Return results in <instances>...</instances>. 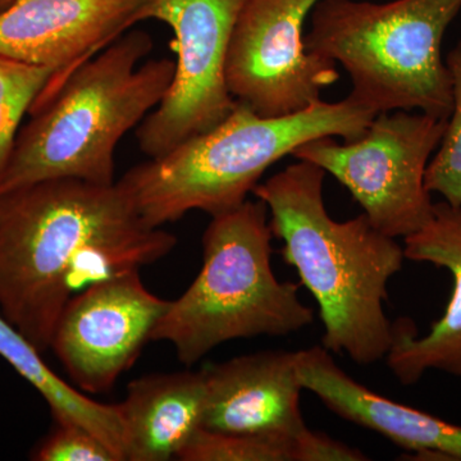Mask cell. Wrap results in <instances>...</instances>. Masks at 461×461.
<instances>
[{
	"mask_svg": "<svg viewBox=\"0 0 461 461\" xmlns=\"http://www.w3.org/2000/svg\"><path fill=\"white\" fill-rule=\"evenodd\" d=\"M461 0H320L305 47L345 69L351 99L373 113L420 112L447 120L451 78L442 56Z\"/></svg>",
	"mask_w": 461,
	"mask_h": 461,
	"instance_id": "8992f818",
	"label": "cell"
},
{
	"mask_svg": "<svg viewBox=\"0 0 461 461\" xmlns=\"http://www.w3.org/2000/svg\"><path fill=\"white\" fill-rule=\"evenodd\" d=\"M297 373L303 388L342 420L384 436L420 459L461 461L459 424L375 393L351 378L324 346L297 351Z\"/></svg>",
	"mask_w": 461,
	"mask_h": 461,
	"instance_id": "4fadbf2b",
	"label": "cell"
},
{
	"mask_svg": "<svg viewBox=\"0 0 461 461\" xmlns=\"http://www.w3.org/2000/svg\"><path fill=\"white\" fill-rule=\"evenodd\" d=\"M149 33H123L44 91L18 132L0 176V196L50 180L114 184L118 144L165 98L175 60L142 63Z\"/></svg>",
	"mask_w": 461,
	"mask_h": 461,
	"instance_id": "3957f363",
	"label": "cell"
},
{
	"mask_svg": "<svg viewBox=\"0 0 461 461\" xmlns=\"http://www.w3.org/2000/svg\"><path fill=\"white\" fill-rule=\"evenodd\" d=\"M177 239L141 220L122 187L50 180L0 196V312L41 353L69 300L162 259Z\"/></svg>",
	"mask_w": 461,
	"mask_h": 461,
	"instance_id": "6da1fadb",
	"label": "cell"
},
{
	"mask_svg": "<svg viewBox=\"0 0 461 461\" xmlns=\"http://www.w3.org/2000/svg\"><path fill=\"white\" fill-rule=\"evenodd\" d=\"M304 432V430H303ZM302 432V433H303ZM299 435L224 433L200 429L185 446L182 461H302Z\"/></svg>",
	"mask_w": 461,
	"mask_h": 461,
	"instance_id": "e0dca14e",
	"label": "cell"
},
{
	"mask_svg": "<svg viewBox=\"0 0 461 461\" xmlns=\"http://www.w3.org/2000/svg\"><path fill=\"white\" fill-rule=\"evenodd\" d=\"M204 373L150 375L130 382L117 403L123 430L124 461H167L203 429Z\"/></svg>",
	"mask_w": 461,
	"mask_h": 461,
	"instance_id": "9a60e30c",
	"label": "cell"
},
{
	"mask_svg": "<svg viewBox=\"0 0 461 461\" xmlns=\"http://www.w3.org/2000/svg\"><path fill=\"white\" fill-rule=\"evenodd\" d=\"M327 173L297 160L258 184L253 195L271 215L282 257L299 275L320 308L321 346L357 366L386 359L395 326L384 311L388 284L406 257L396 239L384 235L362 213L333 220L324 204Z\"/></svg>",
	"mask_w": 461,
	"mask_h": 461,
	"instance_id": "7a4b0ae2",
	"label": "cell"
},
{
	"mask_svg": "<svg viewBox=\"0 0 461 461\" xmlns=\"http://www.w3.org/2000/svg\"><path fill=\"white\" fill-rule=\"evenodd\" d=\"M58 75L51 67L0 56V176L16 144L23 115Z\"/></svg>",
	"mask_w": 461,
	"mask_h": 461,
	"instance_id": "ac0fdd59",
	"label": "cell"
},
{
	"mask_svg": "<svg viewBox=\"0 0 461 461\" xmlns=\"http://www.w3.org/2000/svg\"><path fill=\"white\" fill-rule=\"evenodd\" d=\"M375 115L350 96L284 117H264L238 103L213 129L149 158L117 182L151 229L193 211L213 217L244 204L264 173L300 145L327 136L354 140Z\"/></svg>",
	"mask_w": 461,
	"mask_h": 461,
	"instance_id": "277c9868",
	"label": "cell"
},
{
	"mask_svg": "<svg viewBox=\"0 0 461 461\" xmlns=\"http://www.w3.org/2000/svg\"><path fill=\"white\" fill-rule=\"evenodd\" d=\"M140 269L95 282L63 309L50 348L75 386L102 393L131 368L168 308L145 287Z\"/></svg>",
	"mask_w": 461,
	"mask_h": 461,
	"instance_id": "30bf717a",
	"label": "cell"
},
{
	"mask_svg": "<svg viewBox=\"0 0 461 461\" xmlns=\"http://www.w3.org/2000/svg\"><path fill=\"white\" fill-rule=\"evenodd\" d=\"M41 351L0 312V357L47 402L56 423L84 427L124 461L122 423L117 403L108 405L84 395L51 371Z\"/></svg>",
	"mask_w": 461,
	"mask_h": 461,
	"instance_id": "2e32d148",
	"label": "cell"
},
{
	"mask_svg": "<svg viewBox=\"0 0 461 461\" xmlns=\"http://www.w3.org/2000/svg\"><path fill=\"white\" fill-rule=\"evenodd\" d=\"M206 403L203 429L224 433H285L308 429L300 397L297 351L241 355L202 368Z\"/></svg>",
	"mask_w": 461,
	"mask_h": 461,
	"instance_id": "7c38bea8",
	"label": "cell"
},
{
	"mask_svg": "<svg viewBox=\"0 0 461 461\" xmlns=\"http://www.w3.org/2000/svg\"><path fill=\"white\" fill-rule=\"evenodd\" d=\"M320 0H247L226 62L230 95L264 117H284L321 100L336 65L305 47V23Z\"/></svg>",
	"mask_w": 461,
	"mask_h": 461,
	"instance_id": "9c48e42d",
	"label": "cell"
},
{
	"mask_svg": "<svg viewBox=\"0 0 461 461\" xmlns=\"http://www.w3.org/2000/svg\"><path fill=\"white\" fill-rule=\"evenodd\" d=\"M446 66L451 78L453 108L435 156L426 172V187L444 202L461 206V41L448 51Z\"/></svg>",
	"mask_w": 461,
	"mask_h": 461,
	"instance_id": "d6986e66",
	"label": "cell"
},
{
	"mask_svg": "<svg viewBox=\"0 0 461 461\" xmlns=\"http://www.w3.org/2000/svg\"><path fill=\"white\" fill-rule=\"evenodd\" d=\"M247 0H151L141 21L173 32L175 72L165 98L138 127L145 156L158 158L222 122L238 102L230 95L226 62L230 36Z\"/></svg>",
	"mask_w": 461,
	"mask_h": 461,
	"instance_id": "ba28073f",
	"label": "cell"
},
{
	"mask_svg": "<svg viewBox=\"0 0 461 461\" xmlns=\"http://www.w3.org/2000/svg\"><path fill=\"white\" fill-rule=\"evenodd\" d=\"M39 461H121L99 437L84 427L72 423H57L36 450Z\"/></svg>",
	"mask_w": 461,
	"mask_h": 461,
	"instance_id": "ffe728a7",
	"label": "cell"
},
{
	"mask_svg": "<svg viewBox=\"0 0 461 461\" xmlns=\"http://www.w3.org/2000/svg\"><path fill=\"white\" fill-rule=\"evenodd\" d=\"M12 2H14V0H0V12H3L5 8H8Z\"/></svg>",
	"mask_w": 461,
	"mask_h": 461,
	"instance_id": "44dd1931",
	"label": "cell"
},
{
	"mask_svg": "<svg viewBox=\"0 0 461 461\" xmlns=\"http://www.w3.org/2000/svg\"><path fill=\"white\" fill-rule=\"evenodd\" d=\"M272 239L260 200L213 215L203 235L202 269L169 302L151 341L169 342L190 366L232 339L282 338L311 326L314 311L300 299L302 285L273 272Z\"/></svg>",
	"mask_w": 461,
	"mask_h": 461,
	"instance_id": "5b68a950",
	"label": "cell"
},
{
	"mask_svg": "<svg viewBox=\"0 0 461 461\" xmlns=\"http://www.w3.org/2000/svg\"><path fill=\"white\" fill-rule=\"evenodd\" d=\"M151 0H14L0 12V56L56 68L44 91L141 23Z\"/></svg>",
	"mask_w": 461,
	"mask_h": 461,
	"instance_id": "8fae6325",
	"label": "cell"
},
{
	"mask_svg": "<svg viewBox=\"0 0 461 461\" xmlns=\"http://www.w3.org/2000/svg\"><path fill=\"white\" fill-rule=\"evenodd\" d=\"M411 262L429 263L453 277L445 313L418 338L409 320L393 323L395 338L386 357L388 369L402 386H414L429 371H441L461 381V206L435 203L429 223L403 239Z\"/></svg>",
	"mask_w": 461,
	"mask_h": 461,
	"instance_id": "5bb4252c",
	"label": "cell"
},
{
	"mask_svg": "<svg viewBox=\"0 0 461 461\" xmlns=\"http://www.w3.org/2000/svg\"><path fill=\"white\" fill-rule=\"evenodd\" d=\"M446 122L420 112H384L354 140L315 139L291 156L321 167L344 185L379 232L405 239L432 218L435 203L426 172Z\"/></svg>",
	"mask_w": 461,
	"mask_h": 461,
	"instance_id": "52a82bcc",
	"label": "cell"
}]
</instances>
